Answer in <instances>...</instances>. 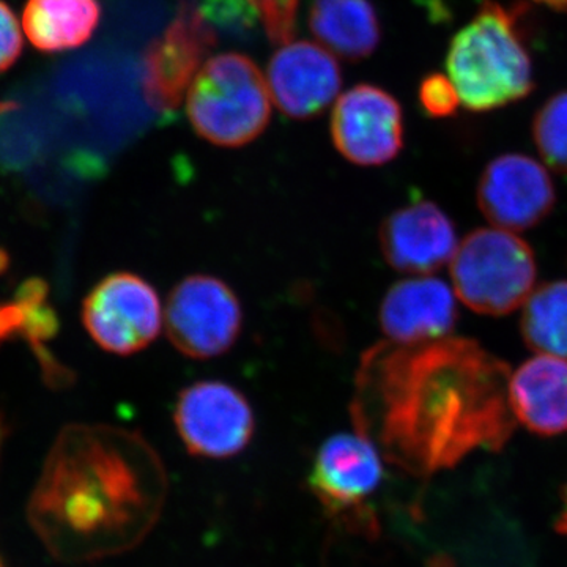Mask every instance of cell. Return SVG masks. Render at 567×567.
<instances>
[{
    "label": "cell",
    "mask_w": 567,
    "mask_h": 567,
    "mask_svg": "<svg viewBox=\"0 0 567 567\" xmlns=\"http://www.w3.org/2000/svg\"><path fill=\"white\" fill-rule=\"evenodd\" d=\"M511 374L472 339L380 344L358 371L353 423L391 464L432 475L473 451H499L509 442L517 423Z\"/></svg>",
    "instance_id": "6da1fadb"
},
{
    "label": "cell",
    "mask_w": 567,
    "mask_h": 567,
    "mask_svg": "<svg viewBox=\"0 0 567 567\" xmlns=\"http://www.w3.org/2000/svg\"><path fill=\"white\" fill-rule=\"evenodd\" d=\"M164 496L162 462L141 435L71 425L52 446L28 518L59 561H93L137 546L158 520Z\"/></svg>",
    "instance_id": "7a4b0ae2"
},
{
    "label": "cell",
    "mask_w": 567,
    "mask_h": 567,
    "mask_svg": "<svg viewBox=\"0 0 567 567\" xmlns=\"http://www.w3.org/2000/svg\"><path fill=\"white\" fill-rule=\"evenodd\" d=\"M446 70L466 110H498L525 99L535 76L518 11L495 0L481 3L451 41Z\"/></svg>",
    "instance_id": "3957f363"
},
{
    "label": "cell",
    "mask_w": 567,
    "mask_h": 567,
    "mask_svg": "<svg viewBox=\"0 0 567 567\" xmlns=\"http://www.w3.org/2000/svg\"><path fill=\"white\" fill-rule=\"evenodd\" d=\"M194 132L219 147H241L260 136L271 117L270 92L259 66L238 52L208 59L188 92Z\"/></svg>",
    "instance_id": "277c9868"
},
{
    "label": "cell",
    "mask_w": 567,
    "mask_h": 567,
    "mask_svg": "<svg viewBox=\"0 0 567 567\" xmlns=\"http://www.w3.org/2000/svg\"><path fill=\"white\" fill-rule=\"evenodd\" d=\"M450 264L458 300L477 315H511L535 290V252L509 230H475L457 246Z\"/></svg>",
    "instance_id": "5b68a950"
},
{
    "label": "cell",
    "mask_w": 567,
    "mask_h": 567,
    "mask_svg": "<svg viewBox=\"0 0 567 567\" xmlns=\"http://www.w3.org/2000/svg\"><path fill=\"white\" fill-rule=\"evenodd\" d=\"M164 322L178 352L208 360L233 349L241 333L244 311L237 295L221 279L193 275L174 287Z\"/></svg>",
    "instance_id": "8992f818"
},
{
    "label": "cell",
    "mask_w": 567,
    "mask_h": 567,
    "mask_svg": "<svg viewBox=\"0 0 567 567\" xmlns=\"http://www.w3.org/2000/svg\"><path fill=\"white\" fill-rule=\"evenodd\" d=\"M82 322L106 352L137 353L162 333V300L151 282L121 271L93 287L82 305Z\"/></svg>",
    "instance_id": "52a82bcc"
},
{
    "label": "cell",
    "mask_w": 567,
    "mask_h": 567,
    "mask_svg": "<svg viewBox=\"0 0 567 567\" xmlns=\"http://www.w3.org/2000/svg\"><path fill=\"white\" fill-rule=\"evenodd\" d=\"M216 43L199 6L183 0L162 37L145 52L141 76L145 102L159 114L177 110Z\"/></svg>",
    "instance_id": "ba28073f"
},
{
    "label": "cell",
    "mask_w": 567,
    "mask_h": 567,
    "mask_svg": "<svg viewBox=\"0 0 567 567\" xmlns=\"http://www.w3.org/2000/svg\"><path fill=\"white\" fill-rule=\"evenodd\" d=\"M175 427L193 456H237L251 443L256 421L244 393L221 382L203 380L178 394Z\"/></svg>",
    "instance_id": "9c48e42d"
},
{
    "label": "cell",
    "mask_w": 567,
    "mask_h": 567,
    "mask_svg": "<svg viewBox=\"0 0 567 567\" xmlns=\"http://www.w3.org/2000/svg\"><path fill=\"white\" fill-rule=\"evenodd\" d=\"M382 477L380 451L369 436L338 434L317 451L309 486L331 517L364 522L365 503Z\"/></svg>",
    "instance_id": "30bf717a"
},
{
    "label": "cell",
    "mask_w": 567,
    "mask_h": 567,
    "mask_svg": "<svg viewBox=\"0 0 567 567\" xmlns=\"http://www.w3.org/2000/svg\"><path fill=\"white\" fill-rule=\"evenodd\" d=\"M331 137L338 152L358 166H382L404 147V117L391 93L371 84L350 89L336 102Z\"/></svg>",
    "instance_id": "8fae6325"
},
{
    "label": "cell",
    "mask_w": 567,
    "mask_h": 567,
    "mask_svg": "<svg viewBox=\"0 0 567 567\" xmlns=\"http://www.w3.org/2000/svg\"><path fill=\"white\" fill-rule=\"evenodd\" d=\"M557 192L543 164L507 153L487 164L477 185V205L496 229L524 233L554 210Z\"/></svg>",
    "instance_id": "7c38bea8"
},
{
    "label": "cell",
    "mask_w": 567,
    "mask_h": 567,
    "mask_svg": "<svg viewBox=\"0 0 567 567\" xmlns=\"http://www.w3.org/2000/svg\"><path fill=\"white\" fill-rule=\"evenodd\" d=\"M386 262L410 275H429L453 260L457 249L454 224L431 200L417 199L391 213L380 227Z\"/></svg>",
    "instance_id": "4fadbf2b"
},
{
    "label": "cell",
    "mask_w": 567,
    "mask_h": 567,
    "mask_svg": "<svg viewBox=\"0 0 567 567\" xmlns=\"http://www.w3.org/2000/svg\"><path fill=\"white\" fill-rule=\"evenodd\" d=\"M342 74L330 52L309 41H295L276 52L268 65V87L287 117L322 114L341 91Z\"/></svg>",
    "instance_id": "5bb4252c"
},
{
    "label": "cell",
    "mask_w": 567,
    "mask_h": 567,
    "mask_svg": "<svg viewBox=\"0 0 567 567\" xmlns=\"http://www.w3.org/2000/svg\"><path fill=\"white\" fill-rule=\"evenodd\" d=\"M453 290L440 279L412 278L388 290L380 306V327L398 346H416L446 338L457 322Z\"/></svg>",
    "instance_id": "9a60e30c"
},
{
    "label": "cell",
    "mask_w": 567,
    "mask_h": 567,
    "mask_svg": "<svg viewBox=\"0 0 567 567\" xmlns=\"http://www.w3.org/2000/svg\"><path fill=\"white\" fill-rule=\"evenodd\" d=\"M511 406L518 423L539 435L567 432V360L537 354L509 382Z\"/></svg>",
    "instance_id": "2e32d148"
},
{
    "label": "cell",
    "mask_w": 567,
    "mask_h": 567,
    "mask_svg": "<svg viewBox=\"0 0 567 567\" xmlns=\"http://www.w3.org/2000/svg\"><path fill=\"white\" fill-rule=\"evenodd\" d=\"M309 28L331 51L349 61L371 55L382 37L371 0H312Z\"/></svg>",
    "instance_id": "e0dca14e"
},
{
    "label": "cell",
    "mask_w": 567,
    "mask_h": 567,
    "mask_svg": "<svg viewBox=\"0 0 567 567\" xmlns=\"http://www.w3.org/2000/svg\"><path fill=\"white\" fill-rule=\"evenodd\" d=\"M100 18L99 0H28L22 25L37 50L62 52L91 40Z\"/></svg>",
    "instance_id": "ac0fdd59"
},
{
    "label": "cell",
    "mask_w": 567,
    "mask_h": 567,
    "mask_svg": "<svg viewBox=\"0 0 567 567\" xmlns=\"http://www.w3.org/2000/svg\"><path fill=\"white\" fill-rule=\"evenodd\" d=\"M520 330L529 349L567 360V281L533 290L522 311Z\"/></svg>",
    "instance_id": "d6986e66"
},
{
    "label": "cell",
    "mask_w": 567,
    "mask_h": 567,
    "mask_svg": "<svg viewBox=\"0 0 567 567\" xmlns=\"http://www.w3.org/2000/svg\"><path fill=\"white\" fill-rule=\"evenodd\" d=\"M533 137L544 162L567 174V92L551 96L540 107L533 122Z\"/></svg>",
    "instance_id": "ffe728a7"
},
{
    "label": "cell",
    "mask_w": 567,
    "mask_h": 567,
    "mask_svg": "<svg viewBox=\"0 0 567 567\" xmlns=\"http://www.w3.org/2000/svg\"><path fill=\"white\" fill-rule=\"evenodd\" d=\"M256 9L271 43L286 47L292 41L300 0H256Z\"/></svg>",
    "instance_id": "44dd1931"
},
{
    "label": "cell",
    "mask_w": 567,
    "mask_h": 567,
    "mask_svg": "<svg viewBox=\"0 0 567 567\" xmlns=\"http://www.w3.org/2000/svg\"><path fill=\"white\" fill-rule=\"evenodd\" d=\"M199 9L208 22L234 31L252 28L259 18L256 0H203Z\"/></svg>",
    "instance_id": "7402d4cb"
},
{
    "label": "cell",
    "mask_w": 567,
    "mask_h": 567,
    "mask_svg": "<svg viewBox=\"0 0 567 567\" xmlns=\"http://www.w3.org/2000/svg\"><path fill=\"white\" fill-rule=\"evenodd\" d=\"M420 103L432 117H447L456 112L461 100L450 78L431 74L421 82Z\"/></svg>",
    "instance_id": "603a6c76"
},
{
    "label": "cell",
    "mask_w": 567,
    "mask_h": 567,
    "mask_svg": "<svg viewBox=\"0 0 567 567\" xmlns=\"http://www.w3.org/2000/svg\"><path fill=\"white\" fill-rule=\"evenodd\" d=\"M22 52V35L17 17L6 2L0 0V73L9 70Z\"/></svg>",
    "instance_id": "cb8c5ba5"
},
{
    "label": "cell",
    "mask_w": 567,
    "mask_h": 567,
    "mask_svg": "<svg viewBox=\"0 0 567 567\" xmlns=\"http://www.w3.org/2000/svg\"><path fill=\"white\" fill-rule=\"evenodd\" d=\"M22 328H24V312L21 305L14 298L7 303H0V346L22 336Z\"/></svg>",
    "instance_id": "d4e9b609"
},
{
    "label": "cell",
    "mask_w": 567,
    "mask_h": 567,
    "mask_svg": "<svg viewBox=\"0 0 567 567\" xmlns=\"http://www.w3.org/2000/svg\"><path fill=\"white\" fill-rule=\"evenodd\" d=\"M533 2L543 3L555 10H567V0H533Z\"/></svg>",
    "instance_id": "484cf974"
},
{
    "label": "cell",
    "mask_w": 567,
    "mask_h": 567,
    "mask_svg": "<svg viewBox=\"0 0 567 567\" xmlns=\"http://www.w3.org/2000/svg\"><path fill=\"white\" fill-rule=\"evenodd\" d=\"M558 528L559 532L567 533V488L565 498V511H563L561 518H559Z\"/></svg>",
    "instance_id": "4316f807"
},
{
    "label": "cell",
    "mask_w": 567,
    "mask_h": 567,
    "mask_svg": "<svg viewBox=\"0 0 567 567\" xmlns=\"http://www.w3.org/2000/svg\"><path fill=\"white\" fill-rule=\"evenodd\" d=\"M2 442H3V425H2V421H0V450H2ZM0 567H3L2 559H0Z\"/></svg>",
    "instance_id": "83f0119b"
},
{
    "label": "cell",
    "mask_w": 567,
    "mask_h": 567,
    "mask_svg": "<svg viewBox=\"0 0 567 567\" xmlns=\"http://www.w3.org/2000/svg\"><path fill=\"white\" fill-rule=\"evenodd\" d=\"M6 265H7L6 256H3L2 252H0V271L3 270V267H6Z\"/></svg>",
    "instance_id": "f1b7e54d"
}]
</instances>
